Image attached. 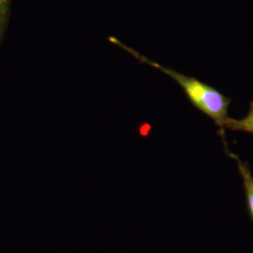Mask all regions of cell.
I'll return each mask as SVG.
<instances>
[{
    "label": "cell",
    "mask_w": 253,
    "mask_h": 253,
    "mask_svg": "<svg viewBox=\"0 0 253 253\" xmlns=\"http://www.w3.org/2000/svg\"><path fill=\"white\" fill-rule=\"evenodd\" d=\"M225 129L244 131L253 134V101L250 103V111L245 118L240 119L230 118L227 120Z\"/></svg>",
    "instance_id": "obj_3"
},
{
    "label": "cell",
    "mask_w": 253,
    "mask_h": 253,
    "mask_svg": "<svg viewBox=\"0 0 253 253\" xmlns=\"http://www.w3.org/2000/svg\"><path fill=\"white\" fill-rule=\"evenodd\" d=\"M109 41L112 42L114 44L121 47L127 53L132 54L139 61L150 65L151 67L163 72L169 77H171L172 80L176 82L180 85L181 88L184 90L186 96L193 104V106H195L200 112L205 114L207 117L211 118L217 125L219 134L223 140L225 151L226 153L229 152L225 140V124L227 120L230 118L228 115V109L230 106L231 100L229 98H227L226 96H224L222 93H220L213 86L205 84L194 77L187 76L172 69L166 68L161 64L154 62L149 58L145 57V55L139 54V52L122 43L116 38L110 37Z\"/></svg>",
    "instance_id": "obj_1"
},
{
    "label": "cell",
    "mask_w": 253,
    "mask_h": 253,
    "mask_svg": "<svg viewBox=\"0 0 253 253\" xmlns=\"http://www.w3.org/2000/svg\"><path fill=\"white\" fill-rule=\"evenodd\" d=\"M229 157L234 159L237 163L238 171L241 174L243 186H244L245 194H246V201H247V208L249 213L253 220V175L248 163H245L239 159L238 156L235 154L229 152Z\"/></svg>",
    "instance_id": "obj_2"
},
{
    "label": "cell",
    "mask_w": 253,
    "mask_h": 253,
    "mask_svg": "<svg viewBox=\"0 0 253 253\" xmlns=\"http://www.w3.org/2000/svg\"><path fill=\"white\" fill-rule=\"evenodd\" d=\"M11 0H0V41L3 37L9 19V7Z\"/></svg>",
    "instance_id": "obj_4"
}]
</instances>
